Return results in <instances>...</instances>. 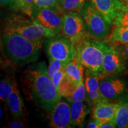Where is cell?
<instances>
[{
    "label": "cell",
    "mask_w": 128,
    "mask_h": 128,
    "mask_svg": "<svg viewBox=\"0 0 128 128\" xmlns=\"http://www.w3.org/2000/svg\"><path fill=\"white\" fill-rule=\"evenodd\" d=\"M114 120L117 128H126L128 124V98L124 99L120 103Z\"/></svg>",
    "instance_id": "44dd1931"
},
{
    "label": "cell",
    "mask_w": 128,
    "mask_h": 128,
    "mask_svg": "<svg viewBox=\"0 0 128 128\" xmlns=\"http://www.w3.org/2000/svg\"><path fill=\"white\" fill-rule=\"evenodd\" d=\"M124 53L125 54V56L128 58V44H126L125 48L124 49Z\"/></svg>",
    "instance_id": "d6a6232c"
},
{
    "label": "cell",
    "mask_w": 128,
    "mask_h": 128,
    "mask_svg": "<svg viewBox=\"0 0 128 128\" xmlns=\"http://www.w3.org/2000/svg\"><path fill=\"white\" fill-rule=\"evenodd\" d=\"M67 100L70 103L76 102H85L87 100V93H86L84 80L76 86L74 92L72 94L71 97L67 98Z\"/></svg>",
    "instance_id": "603a6c76"
},
{
    "label": "cell",
    "mask_w": 128,
    "mask_h": 128,
    "mask_svg": "<svg viewBox=\"0 0 128 128\" xmlns=\"http://www.w3.org/2000/svg\"><path fill=\"white\" fill-rule=\"evenodd\" d=\"M117 128L114 119L110 120L101 124L100 128Z\"/></svg>",
    "instance_id": "f546056e"
},
{
    "label": "cell",
    "mask_w": 128,
    "mask_h": 128,
    "mask_svg": "<svg viewBox=\"0 0 128 128\" xmlns=\"http://www.w3.org/2000/svg\"><path fill=\"white\" fill-rule=\"evenodd\" d=\"M61 33L75 46L90 36L81 16L80 13L72 12L64 13Z\"/></svg>",
    "instance_id": "52a82bcc"
},
{
    "label": "cell",
    "mask_w": 128,
    "mask_h": 128,
    "mask_svg": "<svg viewBox=\"0 0 128 128\" xmlns=\"http://www.w3.org/2000/svg\"><path fill=\"white\" fill-rule=\"evenodd\" d=\"M119 103H112L109 102H102L94 106L93 119L102 124L110 120L114 119Z\"/></svg>",
    "instance_id": "5bb4252c"
},
{
    "label": "cell",
    "mask_w": 128,
    "mask_h": 128,
    "mask_svg": "<svg viewBox=\"0 0 128 128\" xmlns=\"http://www.w3.org/2000/svg\"><path fill=\"white\" fill-rule=\"evenodd\" d=\"M115 26H128V0H124L122 7L113 23Z\"/></svg>",
    "instance_id": "cb8c5ba5"
},
{
    "label": "cell",
    "mask_w": 128,
    "mask_h": 128,
    "mask_svg": "<svg viewBox=\"0 0 128 128\" xmlns=\"http://www.w3.org/2000/svg\"><path fill=\"white\" fill-rule=\"evenodd\" d=\"M0 113H1V114H0V118L1 119H2V116H3V111H2V108H0Z\"/></svg>",
    "instance_id": "836d02e7"
},
{
    "label": "cell",
    "mask_w": 128,
    "mask_h": 128,
    "mask_svg": "<svg viewBox=\"0 0 128 128\" xmlns=\"http://www.w3.org/2000/svg\"><path fill=\"white\" fill-rule=\"evenodd\" d=\"M86 127L88 128H100L101 124L98 121L93 119V120H90L87 126Z\"/></svg>",
    "instance_id": "4dcf8cb0"
},
{
    "label": "cell",
    "mask_w": 128,
    "mask_h": 128,
    "mask_svg": "<svg viewBox=\"0 0 128 128\" xmlns=\"http://www.w3.org/2000/svg\"><path fill=\"white\" fill-rule=\"evenodd\" d=\"M7 107L12 116L16 119H22L24 117L26 108L17 83L14 86L13 91L8 99Z\"/></svg>",
    "instance_id": "9a60e30c"
},
{
    "label": "cell",
    "mask_w": 128,
    "mask_h": 128,
    "mask_svg": "<svg viewBox=\"0 0 128 128\" xmlns=\"http://www.w3.org/2000/svg\"><path fill=\"white\" fill-rule=\"evenodd\" d=\"M7 127L10 128H25L26 126L23 122L15 120L10 123Z\"/></svg>",
    "instance_id": "f1b7e54d"
},
{
    "label": "cell",
    "mask_w": 128,
    "mask_h": 128,
    "mask_svg": "<svg viewBox=\"0 0 128 128\" xmlns=\"http://www.w3.org/2000/svg\"><path fill=\"white\" fill-rule=\"evenodd\" d=\"M14 79L9 76H6L0 82V98L1 102L7 106L8 99L13 91L16 84Z\"/></svg>",
    "instance_id": "d6986e66"
},
{
    "label": "cell",
    "mask_w": 128,
    "mask_h": 128,
    "mask_svg": "<svg viewBox=\"0 0 128 128\" xmlns=\"http://www.w3.org/2000/svg\"><path fill=\"white\" fill-rule=\"evenodd\" d=\"M46 40L48 58L55 59L67 64L76 58L75 45L62 33Z\"/></svg>",
    "instance_id": "8992f818"
},
{
    "label": "cell",
    "mask_w": 128,
    "mask_h": 128,
    "mask_svg": "<svg viewBox=\"0 0 128 128\" xmlns=\"http://www.w3.org/2000/svg\"><path fill=\"white\" fill-rule=\"evenodd\" d=\"M49 64L48 67V74L50 78L55 74L65 68L66 65L65 62L55 59L49 58Z\"/></svg>",
    "instance_id": "484cf974"
},
{
    "label": "cell",
    "mask_w": 128,
    "mask_h": 128,
    "mask_svg": "<svg viewBox=\"0 0 128 128\" xmlns=\"http://www.w3.org/2000/svg\"><path fill=\"white\" fill-rule=\"evenodd\" d=\"M127 72L124 55L116 46H110L104 57L102 76L119 75Z\"/></svg>",
    "instance_id": "30bf717a"
},
{
    "label": "cell",
    "mask_w": 128,
    "mask_h": 128,
    "mask_svg": "<svg viewBox=\"0 0 128 128\" xmlns=\"http://www.w3.org/2000/svg\"><path fill=\"white\" fill-rule=\"evenodd\" d=\"M51 78H52L53 82L55 84L58 91V88L59 87H60V83H61L62 81L65 78V68L60 70V71H59L58 72H57L56 74H55L54 76H52V77H51Z\"/></svg>",
    "instance_id": "83f0119b"
},
{
    "label": "cell",
    "mask_w": 128,
    "mask_h": 128,
    "mask_svg": "<svg viewBox=\"0 0 128 128\" xmlns=\"http://www.w3.org/2000/svg\"><path fill=\"white\" fill-rule=\"evenodd\" d=\"M85 67L76 58L66 64L65 68V77L68 81L77 86L84 80Z\"/></svg>",
    "instance_id": "2e32d148"
},
{
    "label": "cell",
    "mask_w": 128,
    "mask_h": 128,
    "mask_svg": "<svg viewBox=\"0 0 128 128\" xmlns=\"http://www.w3.org/2000/svg\"><path fill=\"white\" fill-rule=\"evenodd\" d=\"M51 128H71V105L65 101H59L49 112V124Z\"/></svg>",
    "instance_id": "8fae6325"
},
{
    "label": "cell",
    "mask_w": 128,
    "mask_h": 128,
    "mask_svg": "<svg viewBox=\"0 0 128 128\" xmlns=\"http://www.w3.org/2000/svg\"><path fill=\"white\" fill-rule=\"evenodd\" d=\"M75 47L76 58L86 70L102 76L104 57L110 45L89 36Z\"/></svg>",
    "instance_id": "3957f363"
},
{
    "label": "cell",
    "mask_w": 128,
    "mask_h": 128,
    "mask_svg": "<svg viewBox=\"0 0 128 128\" xmlns=\"http://www.w3.org/2000/svg\"><path fill=\"white\" fill-rule=\"evenodd\" d=\"M126 128H128V125H127V126H126Z\"/></svg>",
    "instance_id": "e575fe53"
},
{
    "label": "cell",
    "mask_w": 128,
    "mask_h": 128,
    "mask_svg": "<svg viewBox=\"0 0 128 128\" xmlns=\"http://www.w3.org/2000/svg\"><path fill=\"white\" fill-rule=\"evenodd\" d=\"M79 13L84 20L86 30L91 37L102 40L109 35L111 25L94 7L91 0L87 1Z\"/></svg>",
    "instance_id": "5b68a950"
},
{
    "label": "cell",
    "mask_w": 128,
    "mask_h": 128,
    "mask_svg": "<svg viewBox=\"0 0 128 128\" xmlns=\"http://www.w3.org/2000/svg\"><path fill=\"white\" fill-rule=\"evenodd\" d=\"M86 2V0H59L56 7L64 13L71 12H80Z\"/></svg>",
    "instance_id": "ffe728a7"
},
{
    "label": "cell",
    "mask_w": 128,
    "mask_h": 128,
    "mask_svg": "<svg viewBox=\"0 0 128 128\" xmlns=\"http://www.w3.org/2000/svg\"><path fill=\"white\" fill-rule=\"evenodd\" d=\"M16 0H0L1 4L2 6H8V5H12L15 2Z\"/></svg>",
    "instance_id": "1f68e13d"
},
{
    "label": "cell",
    "mask_w": 128,
    "mask_h": 128,
    "mask_svg": "<svg viewBox=\"0 0 128 128\" xmlns=\"http://www.w3.org/2000/svg\"><path fill=\"white\" fill-rule=\"evenodd\" d=\"M102 78L103 77L101 75L96 74L86 70L84 83L87 93V101L91 106H95L102 102H108L100 92V81Z\"/></svg>",
    "instance_id": "7c38bea8"
},
{
    "label": "cell",
    "mask_w": 128,
    "mask_h": 128,
    "mask_svg": "<svg viewBox=\"0 0 128 128\" xmlns=\"http://www.w3.org/2000/svg\"><path fill=\"white\" fill-rule=\"evenodd\" d=\"M35 0H16L11 6L12 10L20 11L31 18L33 6Z\"/></svg>",
    "instance_id": "7402d4cb"
},
{
    "label": "cell",
    "mask_w": 128,
    "mask_h": 128,
    "mask_svg": "<svg viewBox=\"0 0 128 128\" xmlns=\"http://www.w3.org/2000/svg\"><path fill=\"white\" fill-rule=\"evenodd\" d=\"M6 26L32 41L43 42L58 35L55 32L40 24L33 18L20 15L12 16L8 20Z\"/></svg>",
    "instance_id": "277c9868"
},
{
    "label": "cell",
    "mask_w": 128,
    "mask_h": 128,
    "mask_svg": "<svg viewBox=\"0 0 128 128\" xmlns=\"http://www.w3.org/2000/svg\"><path fill=\"white\" fill-rule=\"evenodd\" d=\"M25 96L46 112L52 111L61 99L58 91L48 74V67L41 62L28 67L21 76Z\"/></svg>",
    "instance_id": "6da1fadb"
},
{
    "label": "cell",
    "mask_w": 128,
    "mask_h": 128,
    "mask_svg": "<svg viewBox=\"0 0 128 128\" xmlns=\"http://www.w3.org/2000/svg\"><path fill=\"white\" fill-rule=\"evenodd\" d=\"M58 1L59 0H35L33 6L32 14L40 9L56 7Z\"/></svg>",
    "instance_id": "4316f807"
},
{
    "label": "cell",
    "mask_w": 128,
    "mask_h": 128,
    "mask_svg": "<svg viewBox=\"0 0 128 128\" xmlns=\"http://www.w3.org/2000/svg\"><path fill=\"white\" fill-rule=\"evenodd\" d=\"M97 10L110 25L113 24L123 6L120 0H91Z\"/></svg>",
    "instance_id": "4fadbf2b"
},
{
    "label": "cell",
    "mask_w": 128,
    "mask_h": 128,
    "mask_svg": "<svg viewBox=\"0 0 128 128\" xmlns=\"http://www.w3.org/2000/svg\"><path fill=\"white\" fill-rule=\"evenodd\" d=\"M2 42L7 56L18 65L33 63L40 56L42 42L27 39L6 25Z\"/></svg>",
    "instance_id": "7a4b0ae2"
},
{
    "label": "cell",
    "mask_w": 128,
    "mask_h": 128,
    "mask_svg": "<svg viewBox=\"0 0 128 128\" xmlns=\"http://www.w3.org/2000/svg\"><path fill=\"white\" fill-rule=\"evenodd\" d=\"M90 112V108L84 102L71 103V124L74 126L82 128L85 120Z\"/></svg>",
    "instance_id": "e0dca14e"
},
{
    "label": "cell",
    "mask_w": 128,
    "mask_h": 128,
    "mask_svg": "<svg viewBox=\"0 0 128 128\" xmlns=\"http://www.w3.org/2000/svg\"><path fill=\"white\" fill-rule=\"evenodd\" d=\"M105 40L114 46L128 44V26H115Z\"/></svg>",
    "instance_id": "ac0fdd59"
},
{
    "label": "cell",
    "mask_w": 128,
    "mask_h": 128,
    "mask_svg": "<svg viewBox=\"0 0 128 128\" xmlns=\"http://www.w3.org/2000/svg\"><path fill=\"white\" fill-rule=\"evenodd\" d=\"M64 14L57 7L40 9L32 14L31 18L40 24L59 34L61 33Z\"/></svg>",
    "instance_id": "9c48e42d"
},
{
    "label": "cell",
    "mask_w": 128,
    "mask_h": 128,
    "mask_svg": "<svg viewBox=\"0 0 128 128\" xmlns=\"http://www.w3.org/2000/svg\"><path fill=\"white\" fill-rule=\"evenodd\" d=\"M127 82L118 75L106 76L100 81V89L102 96L108 102L119 100L125 95Z\"/></svg>",
    "instance_id": "ba28073f"
},
{
    "label": "cell",
    "mask_w": 128,
    "mask_h": 128,
    "mask_svg": "<svg viewBox=\"0 0 128 128\" xmlns=\"http://www.w3.org/2000/svg\"><path fill=\"white\" fill-rule=\"evenodd\" d=\"M76 87V86L68 81L65 77V79L60 83L58 88V92L62 97H64L67 99L71 97Z\"/></svg>",
    "instance_id": "d4e9b609"
}]
</instances>
